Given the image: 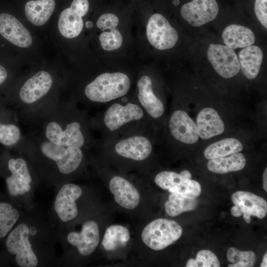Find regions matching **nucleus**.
<instances>
[{
    "label": "nucleus",
    "instance_id": "f257e3e1",
    "mask_svg": "<svg viewBox=\"0 0 267 267\" xmlns=\"http://www.w3.org/2000/svg\"><path fill=\"white\" fill-rule=\"evenodd\" d=\"M57 230L48 214L36 206L24 210L17 223L2 241L3 255L18 267L58 265Z\"/></svg>",
    "mask_w": 267,
    "mask_h": 267
},
{
    "label": "nucleus",
    "instance_id": "f03ea898",
    "mask_svg": "<svg viewBox=\"0 0 267 267\" xmlns=\"http://www.w3.org/2000/svg\"><path fill=\"white\" fill-rule=\"evenodd\" d=\"M7 168L10 175L5 178L6 195L24 210L32 208L36 189L27 162L22 158H10Z\"/></svg>",
    "mask_w": 267,
    "mask_h": 267
},
{
    "label": "nucleus",
    "instance_id": "7ed1b4c3",
    "mask_svg": "<svg viewBox=\"0 0 267 267\" xmlns=\"http://www.w3.org/2000/svg\"><path fill=\"white\" fill-rule=\"evenodd\" d=\"M83 190L78 184L64 183L58 186L48 216L57 230H60L78 216V202Z\"/></svg>",
    "mask_w": 267,
    "mask_h": 267
},
{
    "label": "nucleus",
    "instance_id": "20e7f679",
    "mask_svg": "<svg viewBox=\"0 0 267 267\" xmlns=\"http://www.w3.org/2000/svg\"><path fill=\"white\" fill-rule=\"evenodd\" d=\"M130 87V80L126 74L104 73L86 86L85 93L92 101L105 103L126 95Z\"/></svg>",
    "mask_w": 267,
    "mask_h": 267
},
{
    "label": "nucleus",
    "instance_id": "39448f33",
    "mask_svg": "<svg viewBox=\"0 0 267 267\" xmlns=\"http://www.w3.org/2000/svg\"><path fill=\"white\" fill-rule=\"evenodd\" d=\"M57 231L58 242L63 248L72 247L82 257L90 255L96 249L100 240L97 222L92 220L84 222L79 231L61 230Z\"/></svg>",
    "mask_w": 267,
    "mask_h": 267
},
{
    "label": "nucleus",
    "instance_id": "423d86ee",
    "mask_svg": "<svg viewBox=\"0 0 267 267\" xmlns=\"http://www.w3.org/2000/svg\"><path fill=\"white\" fill-rule=\"evenodd\" d=\"M182 233V227L177 222L161 218L152 221L144 227L141 239L148 247L159 251L177 241Z\"/></svg>",
    "mask_w": 267,
    "mask_h": 267
},
{
    "label": "nucleus",
    "instance_id": "0eeeda50",
    "mask_svg": "<svg viewBox=\"0 0 267 267\" xmlns=\"http://www.w3.org/2000/svg\"><path fill=\"white\" fill-rule=\"evenodd\" d=\"M41 150L46 158L55 163L59 173L64 175L76 171L83 160V154L80 148L61 146L49 140L42 144Z\"/></svg>",
    "mask_w": 267,
    "mask_h": 267
},
{
    "label": "nucleus",
    "instance_id": "6e6552de",
    "mask_svg": "<svg viewBox=\"0 0 267 267\" xmlns=\"http://www.w3.org/2000/svg\"><path fill=\"white\" fill-rule=\"evenodd\" d=\"M146 37L149 43L158 50L173 47L177 44L178 35L168 19L160 13L152 15L148 19Z\"/></svg>",
    "mask_w": 267,
    "mask_h": 267
},
{
    "label": "nucleus",
    "instance_id": "1a4fd4ad",
    "mask_svg": "<svg viewBox=\"0 0 267 267\" xmlns=\"http://www.w3.org/2000/svg\"><path fill=\"white\" fill-rule=\"evenodd\" d=\"M208 61L221 77L229 79L240 70L238 57L233 49L225 45L210 44L207 48Z\"/></svg>",
    "mask_w": 267,
    "mask_h": 267
},
{
    "label": "nucleus",
    "instance_id": "9d476101",
    "mask_svg": "<svg viewBox=\"0 0 267 267\" xmlns=\"http://www.w3.org/2000/svg\"><path fill=\"white\" fill-rule=\"evenodd\" d=\"M218 13L216 0H192L180 9L183 19L193 27H200L213 21Z\"/></svg>",
    "mask_w": 267,
    "mask_h": 267
},
{
    "label": "nucleus",
    "instance_id": "9b49d317",
    "mask_svg": "<svg viewBox=\"0 0 267 267\" xmlns=\"http://www.w3.org/2000/svg\"><path fill=\"white\" fill-rule=\"evenodd\" d=\"M154 180L158 186L170 193L197 198L201 192V185L198 181L185 178L180 173L175 172H161L156 176Z\"/></svg>",
    "mask_w": 267,
    "mask_h": 267
},
{
    "label": "nucleus",
    "instance_id": "f8f14e48",
    "mask_svg": "<svg viewBox=\"0 0 267 267\" xmlns=\"http://www.w3.org/2000/svg\"><path fill=\"white\" fill-rule=\"evenodd\" d=\"M144 116L142 108L134 103L122 105L118 103L112 104L106 110L104 116V123L111 132L119 129L123 126Z\"/></svg>",
    "mask_w": 267,
    "mask_h": 267
},
{
    "label": "nucleus",
    "instance_id": "ddd939ff",
    "mask_svg": "<svg viewBox=\"0 0 267 267\" xmlns=\"http://www.w3.org/2000/svg\"><path fill=\"white\" fill-rule=\"evenodd\" d=\"M80 128L78 122H73L63 131L58 123L51 122L46 127L45 135L48 140L55 144L81 148L84 144L85 138Z\"/></svg>",
    "mask_w": 267,
    "mask_h": 267
},
{
    "label": "nucleus",
    "instance_id": "4468645a",
    "mask_svg": "<svg viewBox=\"0 0 267 267\" xmlns=\"http://www.w3.org/2000/svg\"><path fill=\"white\" fill-rule=\"evenodd\" d=\"M169 128L173 137L180 142L193 144L199 139L196 123L184 110H177L173 113Z\"/></svg>",
    "mask_w": 267,
    "mask_h": 267
},
{
    "label": "nucleus",
    "instance_id": "2eb2a0df",
    "mask_svg": "<svg viewBox=\"0 0 267 267\" xmlns=\"http://www.w3.org/2000/svg\"><path fill=\"white\" fill-rule=\"evenodd\" d=\"M0 34L17 46L27 48L32 44L29 31L14 16L7 13L0 14Z\"/></svg>",
    "mask_w": 267,
    "mask_h": 267
},
{
    "label": "nucleus",
    "instance_id": "dca6fc26",
    "mask_svg": "<svg viewBox=\"0 0 267 267\" xmlns=\"http://www.w3.org/2000/svg\"><path fill=\"white\" fill-rule=\"evenodd\" d=\"M231 200L233 204L241 211L247 223L251 222V216L261 219L267 215V201L263 198L254 193L237 191L232 194Z\"/></svg>",
    "mask_w": 267,
    "mask_h": 267
},
{
    "label": "nucleus",
    "instance_id": "f3484780",
    "mask_svg": "<svg viewBox=\"0 0 267 267\" xmlns=\"http://www.w3.org/2000/svg\"><path fill=\"white\" fill-rule=\"evenodd\" d=\"M114 149L117 154L123 157L141 161L149 156L152 151V145L147 137L134 135L118 141Z\"/></svg>",
    "mask_w": 267,
    "mask_h": 267
},
{
    "label": "nucleus",
    "instance_id": "a211bd4d",
    "mask_svg": "<svg viewBox=\"0 0 267 267\" xmlns=\"http://www.w3.org/2000/svg\"><path fill=\"white\" fill-rule=\"evenodd\" d=\"M52 78L49 73L41 71L26 81L20 90V98L24 103H34L45 95L51 88Z\"/></svg>",
    "mask_w": 267,
    "mask_h": 267
},
{
    "label": "nucleus",
    "instance_id": "6ab92c4d",
    "mask_svg": "<svg viewBox=\"0 0 267 267\" xmlns=\"http://www.w3.org/2000/svg\"><path fill=\"white\" fill-rule=\"evenodd\" d=\"M199 137L207 140L222 134L225 130L224 123L216 109L205 107L197 114L196 120Z\"/></svg>",
    "mask_w": 267,
    "mask_h": 267
},
{
    "label": "nucleus",
    "instance_id": "aec40b11",
    "mask_svg": "<svg viewBox=\"0 0 267 267\" xmlns=\"http://www.w3.org/2000/svg\"><path fill=\"white\" fill-rule=\"evenodd\" d=\"M137 87L138 99L147 113L155 119L162 116L165 110L164 106L153 92L151 78L146 75L142 76L137 82Z\"/></svg>",
    "mask_w": 267,
    "mask_h": 267
},
{
    "label": "nucleus",
    "instance_id": "412c9836",
    "mask_svg": "<svg viewBox=\"0 0 267 267\" xmlns=\"http://www.w3.org/2000/svg\"><path fill=\"white\" fill-rule=\"evenodd\" d=\"M109 189L116 202L122 207L134 209L138 205L140 194L130 181L123 177L115 176L109 182Z\"/></svg>",
    "mask_w": 267,
    "mask_h": 267
},
{
    "label": "nucleus",
    "instance_id": "4be33fe9",
    "mask_svg": "<svg viewBox=\"0 0 267 267\" xmlns=\"http://www.w3.org/2000/svg\"><path fill=\"white\" fill-rule=\"evenodd\" d=\"M24 210L0 192V243L14 227Z\"/></svg>",
    "mask_w": 267,
    "mask_h": 267
},
{
    "label": "nucleus",
    "instance_id": "5701e85b",
    "mask_svg": "<svg viewBox=\"0 0 267 267\" xmlns=\"http://www.w3.org/2000/svg\"><path fill=\"white\" fill-rule=\"evenodd\" d=\"M240 70L247 79L253 80L258 75L263 60L262 49L256 45L242 48L238 54Z\"/></svg>",
    "mask_w": 267,
    "mask_h": 267
},
{
    "label": "nucleus",
    "instance_id": "b1692460",
    "mask_svg": "<svg viewBox=\"0 0 267 267\" xmlns=\"http://www.w3.org/2000/svg\"><path fill=\"white\" fill-rule=\"evenodd\" d=\"M222 38L225 45L232 49L253 45L255 41L254 33L251 29L236 24L227 26L222 32Z\"/></svg>",
    "mask_w": 267,
    "mask_h": 267
},
{
    "label": "nucleus",
    "instance_id": "393cba45",
    "mask_svg": "<svg viewBox=\"0 0 267 267\" xmlns=\"http://www.w3.org/2000/svg\"><path fill=\"white\" fill-rule=\"evenodd\" d=\"M55 7L54 0H30L26 3L24 10L28 20L40 26L49 20Z\"/></svg>",
    "mask_w": 267,
    "mask_h": 267
},
{
    "label": "nucleus",
    "instance_id": "a878e982",
    "mask_svg": "<svg viewBox=\"0 0 267 267\" xmlns=\"http://www.w3.org/2000/svg\"><path fill=\"white\" fill-rule=\"evenodd\" d=\"M246 164L245 156L237 152L230 155L209 160L208 170L215 173L224 174L238 171L244 168Z\"/></svg>",
    "mask_w": 267,
    "mask_h": 267
},
{
    "label": "nucleus",
    "instance_id": "bb28decb",
    "mask_svg": "<svg viewBox=\"0 0 267 267\" xmlns=\"http://www.w3.org/2000/svg\"><path fill=\"white\" fill-rule=\"evenodd\" d=\"M84 22L82 17L76 14L70 7L61 12L58 22V28L64 37L69 39L78 37L82 32Z\"/></svg>",
    "mask_w": 267,
    "mask_h": 267
},
{
    "label": "nucleus",
    "instance_id": "cd10ccee",
    "mask_svg": "<svg viewBox=\"0 0 267 267\" xmlns=\"http://www.w3.org/2000/svg\"><path fill=\"white\" fill-rule=\"evenodd\" d=\"M243 149V144L238 139L228 137L208 145L205 149L203 154L205 158L210 160L240 152Z\"/></svg>",
    "mask_w": 267,
    "mask_h": 267
},
{
    "label": "nucleus",
    "instance_id": "c85d7f7f",
    "mask_svg": "<svg viewBox=\"0 0 267 267\" xmlns=\"http://www.w3.org/2000/svg\"><path fill=\"white\" fill-rule=\"evenodd\" d=\"M130 239V232L126 227L112 225L106 229L102 245L105 250L111 251L125 246Z\"/></svg>",
    "mask_w": 267,
    "mask_h": 267
},
{
    "label": "nucleus",
    "instance_id": "c756f323",
    "mask_svg": "<svg viewBox=\"0 0 267 267\" xmlns=\"http://www.w3.org/2000/svg\"><path fill=\"white\" fill-rule=\"evenodd\" d=\"M197 198L171 193L165 203V209L171 217H176L182 213L194 210L198 206Z\"/></svg>",
    "mask_w": 267,
    "mask_h": 267
},
{
    "label": "nucleus",
    "instance_id": "7c9ffc66",
    "mask_svg": "<svg viewBox=\"0 0 267 267\" xmlns=\"http://www.w3.org/2000/svg\"><path fill=\"white\" fill-rule=\"evenodd\" d=\"M228 267H252L256 261V255L252 251H240L235 247L229 248L226 253Z\"/></svg>",
    "mask_w": 267,
    "mask_h": 267
},
{
    "label": "nucleus",
    "instance_id": "2f4dec72",
    "mask_svg": "<svg viewBox=\"0 0 267 267\" xmlns=\"http://www.w3.org/2000/svg\"><path fill=\"white\" fill-rule=\"evenodd\" d=\"M186 267H220V263L216 255L209 250L198 252L195 259H190L186 263Z\"/></svg>",
    "mask_w": 267,
    "mask_h": 267
},
{
    "label": "nucleus",
    "instance_id": "473e14b6",
    "mask_svg": "<svg viewBox=\"0 0 267 267\" xmlns=\"http://www.w3.org/2000/svg\"><path fill=\"white\" fill-rule=\"evenodd\" d=\"M102 48L107 51H111L120 48L123 43V37L117 29L111 30L109 32L104 31L99 37Z\"/></svg>",
    "mask_w": 267,
    "mask_h": 267
},
{
    "label": "nucleus",
    "instance_id": "72a5a7b5",
    "mask_svg": "<svg viewBox=\"0 0 267 267\" xmlns=\"http://www.w3.org/2000/svg\"><path fill=\"white\" fill-rule=\"evenodd\" d=\"M21 132L19 129L13 124H0V142L6 146L16 144L19 140Z\"/></svg>",
    "mask_w": 267,
    "mask_h": 267
},
{
    "label": "nucleus",
    "instance_id": "f704fd0d",
    "mask_svg": "<svg viewBox=\"0 0 267 267\" xmlns=\"http://www.w3.org/2000/svg\"><path fill=\"white\" fill-rule=\"evenodd\" d=\"M119 24V18L113 13H105L101 15L96 22L97 27L102 31L112 30Z\"/></svg>",
    "mask_w": 267,
    "mask_h": 267
},
{
    "label": "nucleus",
    "instance_id": "c9c22d12",
    "mask_svg": "<svg viewBox=\"0 0 267 267\" xmlns=\"http://www.w3.org/2000/svg\"><path fill=\"white\" fill-rule=\"evenodd\" d=\"M267 0H255L254 12L260 24L266 29L267 28Z\"/></svg>",
    "mask_w": 267,
    "mask_h": 267
},
{
    "label": "nucleus",
    "instance_id": "e433bc0d",
    "mask_svg": "<svg viewBox=\"0 0 267 267\" xmlns=\"http://www.w3.org/2000/svg\"><path fill=\"white\" fill-rule=\"evenodd\" d=\"M70 7L76 14L82 17L88 12L89 2L88 0H73Z\"/></svg>",
    "mask_w": 267,
    "mask_h": 267
},
{
    "label": "nucleus",
    "instance_id": "4c0bfd02",
    "mask_svg": "<svg viewBox=\"0 0 267 267\" xmlns=\"http://www.w3.org/2000/svg\"><path fill=\"white\" fill-rule=\"evenodd\" d=\"M7 72L6 69L1 65H0V85L6 79Z\"/></svg>",
    "mask_w": 267,
    "mask_h": 267
},
{
    "label": "nucleus",
    "instance_id": "58836bf2",
    "mask_svg": "<svg viewBox=\"0 0 267 267\" xmlns=\"http://www.w3.org/2000/svg\"><path fill=\"white\" fill-rule=\"evenodd\" d=\"M231 215L235 217H239L242 215V213L239 209L236 206H233L230 209Z\"/></svg>",
    "mask_w": 267,
    "mask_h": 267
},
{
    "label": "nucleus",
    "instance_id": "ea45409f",
    "mask_svg": "<svg viewBox=\"0 0 267 267\" xmlns=\"http://www.w3.org/2000/svg\"><path fill=\"white\" fill-rule=\"evenodd\" d=\"M263 185L265 191L267 192V168H265L263 174Z\"/></svg>",
    "mask_w": 267,
    "mask_h": 267
},
{
    "label": "nucleus",
    "instance_id": "a19ab883",
    "mask_svg": "<svg viewBox=\"0 0 267 267\" xmlns=\"http://www.w3.org/2000/svg\"><path fill=\"white\" fill-rule=\"evenodd\" d=\"M180 174L182 176L184 177L185 178L191 179V177H192L191 174L190 173V172H189L187 170L182 171V172H180Z\"/></svg>",
    "mask_w": 267,
    "mask_h": 267
},
{
    "label": "nucleus",
    "instance_id": "79ce46f5",
    "mask_svg": "<svg viewBox=\"0 0 267 267\" xmlns=\"http://www.w3.org/2000/svg\"><path fill=\"white\" fill-rule=\"evenodd\" d=\"M261 267H267V254L266 253L263 257L262 262L260 265Z\"/></svg>",
    "mask_w": 267,
    "mask_h": 267
},
{
    "label": "nucleus",
    "instance_id": "37998d69",
    "mask_svg": "<svg viewBox=\"0 0 267 267\" xmlns=\"http://www.w3.org/2000/svg\"><path fill=\"white\" fill-rule=\"evenodd\" d=\"M86 26L87 28H91L93 26V23L91 21H87L86 23Z\"/></svg>",
    "mask_w": 267,
    "mask_h": 267
},
{
    "label": "nucleus",
    "instance_id": "c03bdc74",
    "mask_svg": "<svg viewBox=\"0 0 267 267\" xmlns=\"http://www.w3.org/2000/svg\"><path fill=\"white\" fill-rule=\"evenodd\" d=\"M173 3L175 5H177V4H178L179 3V1L178 0H173Z\"/></svg>",
    "mask_w": 267,
    "mask_h": 267
}]
</instances>
